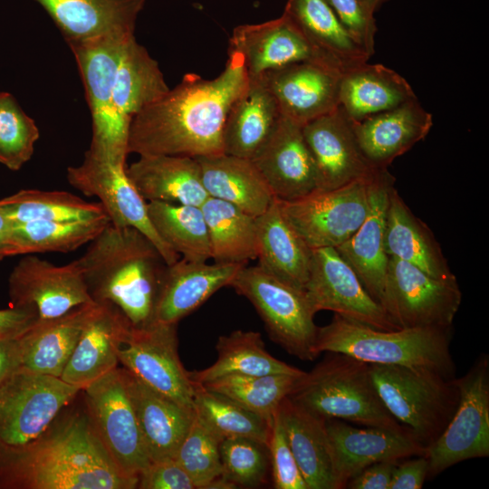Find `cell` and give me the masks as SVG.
Returning a JSON list of instances; mask_svg holds the SVG:
<instances>
[{
	"label": "cell",
	"mask_w": 489,
	"mask_h": 489,
	"mask_svg": "<svg viewBox=\"0 0 489 489\" xmlns=\"http://www.w3.org/2000/svg\"><path fill=\"white\" fill-rule=\"evenodd\" d=\"M283 115L264 83L249 79L244 91L232 104L223 129L225 154L253 159L268 141Z\"/></svg>",
	"instance_id": "obj_30"
},
{
	"label": "cell",
	"mask_w": 489,
	"mask_h": 489,
	"mask_svg": "<svg viewBox=\"0 0 489 489\" xmlns=\"http://www.w3.org/2000/svg\"><path fill=\"white\" fill-rule=\"evenodd\" d=\"M249 77L242 57L229 53L223 72L214 79L191 72L133 117L128 153L199 158L223 152L227 113L244 91Z\"/></svg>",
	"instance_id": "obj_1"
},
{
	"label": "cell",
	"mask_w": 489,
	"mask_h": 489,
	"mask_svg": "<svg viewBox=\"0 0 489 489\" xmlns=\"http://www.w3.org/2000/svg\"><path fill=\"white\" fill-rule=\"evenodd\" d=\"M432 126V115L417 98L360 121H353L354 132L364 156L379 168H387L395 158L424 139Z\"/></svg>",
	"instance_id": "obj_26"
},
{
	"label": "cell",
	"mask_w": 489,
	"mask_h": 489,
	"mask_svg": "<svg viewBox=\"0 0 489 489\" xmlns=\"http://www.w3.org/2000/svg\"><path fill=\"white\" fill-rule=\"evenodd\" d=\"M428 475V459L426 455L397 465L390 482L389 489H420Z\"/></svg>",
	"instance_id": "obj_52"
},
{
	"label": "cell",
	"mask_w": 489,
	"mask_h": 489,
	"mask_svg": "<svg viewBox=\"0 0 489 489\" xmlns=\"http://www.w3.org/2000/svg\"><path fill=\"white\" fill-rule=\"evenodd\" d=\"M50 15L66 42L112 33L134 34L146 0H34Z\"/></svg>",
	"instance_id": "obj_28"
},
{
	"label": "cell",
	"mask_w": 489,
	"mask_h": 489,
	"mask_svg": "<svg viewBox=\"0 0 489 489\" xmlns=\"http://www.w3.org/2000/svg\"><path fill=\"white\" fill-rule=\"evenodd\" d=\"M283 14L341 72L370 59L340 23L327 0H288Z\"/></svg>",
	"instance_id": "obj_38"
},
{
	"label": "cell",
	"mask_w": 489,
	"mask_h": 489,
	"mask_svg": "<svg viewBox=\"0 0 489 489\" xmlns=\"http://www.w3.org/2000/svg\"><path fill=\"white\" fill-rule=\"evenodd\" d=\"M222 475L235 487L254 488L267 483L271 471L267 445L247 437L220 443Z\"/></svg>",
	"instance_id": "obj_48"
},
{
	"label": "cell",
	"mask_w": 489,
	"mask_h": 489,
	"mask_svg": "<svg viewBox=\"0 0 489 489\" xmlns=\"http://www.w3.org/2000/svg\"><path fill=\"white\" fill-rule=\"evenodd\" d=\"M450 329L378 330L335 314L318 327L315 350L349 355L368 364L397 365L436 371L455 378Z\"/></svg>",
	"instance_id": "obj_4"
},
{
	"label": "cell",
	"mask_w": 489,
	"mask_h": 489,
	"mask_svg": "<svg viewBox=\"0 0 489 489\" xmlns=\"http://www.w3.org/2000/svg\"><path fill=\"white\" fill-rule=\"evenodd\" d=\"M394 177L387 168L372 181L368 214L357 231L335 249L354 270L367 292L379 303L388 263L385 232L388 195Z\"/></svg>",
	"instance_id": "obj_23"
},
{
	"label": "cell",
	"mask_w": 489,
	"mask_h": 489,
	"mask_svg": "<svg viewBox=\"0 0 489 489\" xmlns=\"http://www.w3.org/2000/svg\"><path fill=\"white\" fill-rule=\"evenodd\" d=\"M40 137L34 120L9 92L0 91V163L19 170L33 156Z\"/></svg>",
	"instance_id": "obj_47"
},
{
	"label": "cell",
	"mask_w": 489,
	"mask_h": 489,
	"mask_svg": "<svg viewBox=\"0 0 489 489\" xmlns=\"http://www.w3.org/2000/svg\"><path fill=\"white\" fill-rule=\"evenodd\" d=\"M222 440L194 412L189 429L174 459L188 474L197 489H208L215 480L222 476Z\"/></svg>",
	"instance_id": "obj_46"
},
{
	"label": "cell",
	"mask_w": 489,
	"mask_h": 489,
	"mask_svg": "<svg viewBox=\"0 0 489 489\" xmlns=\"http://www.w3.org/2000/svg\"><path fill=\"white\" fill-rule=\"evenodd\" d=\"M326 430L336 489L345 488L353 476L374 463L427 453L408 431L358 428L339 419H327Z\"/></svg>",
	"instance_id": "obj_19"
},
{
	"label": "cell",
	"mask_w": 489,
	"mask_h": 489,
	"mask_svg": "<svg viewBox=\"0 0 489 489\" xmlns=\"http://www.w3.org/2000/svg\"><path fill=\"white\" fill-rule=\"evenodd\" d=\"M38 320L36 312L30 307L0 310V339L17 338Z\"/></svg>",
	"instance_id": "obj_54"
},
{
	"label": "cell",
	"mask_w": 489,
	"mask_h": 489,
	"mask_svg": "<svg viewBox=\"0 0 489 489\" xmlns=\"http://www.w3.org/2000/svg\"><path fill=\"white\" fill-rule=\"evenodd\" d=\"M0 206L13 225L90 219L107 215L101 203L87 202L65 191L23 189L0 199Z\"/></svg>",
	"instance_id": "obj_43"
},
{
	"label": "cell",
	"mask_w": 489,
	"mask_h": 489,
	"mask_svg": "<svg viewBox=\"0 0 489 489\" xmlns=\"http://www.w3.org/2000/svg\"><path fill=\"white\" fill-rule=\"evenodd\" d=\"M148 213L158 235L181 258L194 262L211 259L207 227L200 206L150 201Z\"/></svg>",
	"instance_id": "obj_41"
},
{
	"label": "cell",
	"mask_w": 489,
	"mask_h": 489,
	"mask_svg": "<svg viewBox=\"0 0 489 489\" xmlns=\"http://www.w3.org/2000/svg\"><path fill=\"white\" fill-rule=\"evenodd\" d=\"M398 462L388 460L374 463L353 476L345 488L389 489L392 475Z\"/></svg>",
	"instance_id": "obj_53"
},
{
	"label": "cell",
	"mask_w": 489,
	"mask_h": 489,
	"mask_svg": "<svg viewBox=\"0 0 489 489\" xmlns=\"http://www.w3.org/2000/svg\"><path fill=\"white\" fill-rule=\"evenodd\" d=\"M12 230L13 224L9 221L0 206V244L12 246Z\"/></svg>",
	"instance_id": "obj_56"
},
{
	"label": "cell",
	"mask_w": 489,
	"mask_h": 489,
	"mask_svg": "<svg viewBox=\"0 0 489 489\" xmlns=\"http://www.w3.org/2000/svg\"><path fill=\"white\" fill-rule=\"evenodd\" d=\"M137 488L197 489L188 474L175 459L150 462L139 475Z\"/></svg>",
	"instance_id": "obj_51"
},
{
	"label": "cell",
	"mask_w": 489,
	"mask_h": 489,
	"mask_svg": "<svg viewBox=\"0 0 489 489\" xmlns=\"http://www.w3.org/2000/svg\"><path fill=\"white\" fill-rule=\"evenodd\" d=\"M302 129L315 164L317 190L333 189L369 178L381 169L364 156L353 121L340 106L307 122Z\"/></svg>",
	"instance_id": "obj_18"
},
{
	"label": "cell",
	"mask_w": 489,
	"mask_h": 489,
	"mask_svg": "<svg viewBox=\"0 0 489 489\" xmlns=\"http://www.w3.org/2000/svg\"><path fill=\"white\" fill-rule=\"evenodd\" d=\"M134 34L112 33L68 42L78 65L92 121L91 154L126 163L128 137L119 129L111 107L115 75Z\"/></svg>",
	"instance_id": "obj_8"
},
{
	"label": "cell",
	"mask_w": 489,
	"mask_h": 489,
	"mask_svg": "<svg viewBox=\"0 0 489 489\" xmlns=\"http://www.w3.org/2000/svg\"><path fill=\"white\" fill-rule=\"evenodd\" d=\"M228 286L245 297L263 320L273 341L302 360H313L318 327L303 290L259 264L244 265Z\"/></svg>",
	"instance_id": "obj_7"
},
{
	"label": "cell",
	"mask_w": 489,
	"mask_h": 489,
	"mask_svg": "<svg viewBox=\"0 0 489 489\" xmlns=\"http://www.w3.org/2000/svg\"><path fill=\"white\" fill-rule=\"evenodd\" d=\"M303 291L314 313L331 311L378 330L399 329L334 247L312 249Z\"/></svg>",
	"instance_id": "obj_16"
},
{
	"label": "cell",
	"mask_w": 489,
	"mask_h": 489,
	"mask_svg": "<svg viewBox=\"0 0 489 489\" xmlns=\"http://www.w3.org/2000/svg\"><path fill=\"white\" fill-rule=\"evenodd\" d=\"M218 357L208 368L189 371L192 381L204 384L227 375L264 376L302 375L305 371L272 356L264 348L262 335L254 331H234L218 338Z\"/></svg>",
	"instance_id": "obj_39"
},
{
	"label": "cell",
	"mask_w": 489,
	"mask_h": 489,
	"mask_svg": "<svg viewBox=\"0 0 489 489\" xmlns=\"http://www.w3.org/2000/svg\"><path fill=\"white\" fill-rule=\"evenodd\" d=\"M126 163L97 157L88 150L83 161L67 168V180L87 197H96L110 223L117 227H133L157 247L168 265L179 255L158 235L148 213V202L140 196L126 173Z\"/></svg>",
	"instance_id": "obj_15"
},
{
	"label": "cell",
	"mask_w": 489,
	"mask_h": 489,
	"mask_svg": "<svg viewBox=\"0 0 489 489\" xmlns=\"http://www.w3.org/2000/svg\"><path fill=\"white\" fill-rule=\"evenodd\" d=\"M337 17L371 57L375 48L377 25L374 14L361 0H327Z\"/></svg>",
	"instance_id": "obj_50"
},
{
	"label": "cell",
	"mask_w": 489,
	"mask_h": 489,
	"mask_svg": "<svg viewBox=\"0 0 489 489\" xmlns=\"http://www.w3.org/2000/svg\"><path fill=\"white\" fill-rule=\"evenodd\" d=\"M8 290L13 306L34 309L38 321L58 318L78 306L96 302L76 260L55 265L27 255L11 271Z\"/></svg>",
	"instance_id": "obj_17"
},
{
	"label": "cell",
	"mask_w": 489,
	"mask_h": 489,
	"mask_svg": "<svg viewBox=\"0 0 489 489\" xmlns=\"http://www.w3.org/2000/svg\"><path fill=\"white\" fill-rule=\"evenodd\" d=\"M96 302L58 318L37 320L18 338L20 368L60 378Z\"/></svg>",
	"instance_id": "obj_32"
},
{
	"label": "cell",
	"mask_w": 489,
	"mask_h": 489,
	"mask_svg": "<svg viewBox=\"0 0 489 489\" xmlns=\"http://www.w3.org/2000/svg\"><path fill=\"white\" fill-rule=\"evenodd\" d=\"M371 13H375L388 0H361Z\"/></svg>",
	"instance_id": "obj_57"
},
{
	"label": "cell",
	"mask_w": 489,
	"mask_h": 489,
	"mask_svg": "<svg viewBox=\"0 0 489 489\" xmlns=\"http://www.w3.org/2000/svg\"><path fill=\"white\" fill-rule=\"evenodd\" d=\"M302 375L246 376L235 374L199 385L233 399L267 419H272L283 399L291 394L299 378Z\"/></svg>",
	"instance_id": "obj_45"
},
{
	"label": "cell",
	"mask_w": 489,
	"mask_h": 489,
	"mask_svg": "<svg viewBox=\"0 0 489 489\" xmlns=\"http://www.w3.org/2000/svg\"><path fill=\"white\" fill-rule=\"evenodd\" d=\"M79 391L61 378L14 370L0 385V453L23 448L45 434Z\"/></svg>",
	"instance_id": "obj_9"
},
{
	"label": "cell",
	"mask_w": 489,
	"mask_h": 489,
	"mask_svg": "<svg viewBox=\"0 0 489 489\" xmlns=\"http://www.w3.org/2000/svg\"><path fill=\"white\" fill-rule=\"evenodd\" d=\"M342 72L317 62H301L260 78L274 97L283 117L303 126L339 106Z\"/></svg>",
	"instance_id": "obj_21"
},
{
	"label": "cell",
	"mask_w": 489,
	"mask_h": 489,
	"mask_svg": "<svg viewBox=\"0 0 489 489\" xmlns=\"http://www.w3.org/2000/svg\"><path fill=\"white\" fill-rule=\"evenodd\" d=\"M195 158L208 197L228 202L254 217L275 198L251 159L225 153Z\"/></svg>",
	"instance_id": "obj_34"
},
{
	"label": "cell",
	"mask_w": 489,
	"mask_h": 489,
	"mask_svg": "<svg viewBox=\"0 0 489 489\" xmlns=\"http://www.w3.org/2000/svg\"><path fill=\"white\" fill-rule=\"evenodd\" d=\"M177 324L130 325L117 349L119 363L154 390L194 411L196 384L177 352Z\"/></svg>",
	"instance_id": "obj_13"
},
{
	"label": "cell",
	"mask_w": 489,
	"mask_h": 489,
	"mask_svg": "<svg viewBox=\"0 0 489 489\" xmlns=\"http://www.w3.org/2000/svg\"><path fill=\"white\" fill-rule=\"evenodd\" d=\"M138 481L113 463L87 416L23 448L0 453V488L133 489Z\"/></svg>",
	"instance_id": "obj_2"
},
{
	"label": "cell",
	"mask_w": 489,
	"mask_h": 489,
	"mask_svg": "<svg viewBox=\"0 0 489 489\" xmlns=\"http://www.w3.org/2000/svg\"><path fill=\"white\" fill-rule=\"evenodd\" d=\"M258 264L277 278L303 290L312 249L284 218L278 200L255 217Z\"/></svg>",
	"instance_id": "obj_37"
},
{
	"label": "cell",
	"mask_w": 489,
	"mask_h": 489,
	"mask_svg": "<svg viewBox=\"0 0 489 489\" xmlns=\"http://www.w3.org/2000/svg\"><path fill=\"white\" fill-rule=\"evenodd\" d=\"M414 99L417 96L408 81L383 64L365 62L341 74L339 103L352 121H360Z\"/></svg>",
	"instance_id": "obj_33"
},
{
	"label": "cell",
	"mask_w": 489,
	"mask_h": 489,
	"mask_svg": "<svg viewBox=\"0 0 489 489\" xmlns=\"http://www.w3.org/2000/svg\"><path fill=\"white\" fill-rule=\"evenodd\" d=\"M121 371L150 462L174 459L194 411L149 388L125 368Z\"/></svg>",
	"instance_id": "obj_27"
},
{
	"label": "cell",
	"mask_w": 489,
	"mask_h": 489,
	"mask_svg": "<svg viewBox=\"0 0 489 489\" xmlns=\"http://www.w3.org/2000/svg\"><path fill=\"white\" fill-rule=\"evenodd\" d=\"M369 367L375 388L388 412L427 449L444 432L456 409V378L404 366Z\"/></svg>",
	"instance_id": "obj_6"
},
{
	"label": "cell",
	"mask_w": 489,
	"mask_h": 489,
	"mask_svg": "<svg viewBox=\"0 0 489 489\" xmlns=\"http://www.w3.org/2000/svg\"><path fill=\"white\" fill-rule=\"evenodd\" d=\"M229 53L242 57L249 79L308 61L337 69L284 14L267 22L236 26L229 39Z\"/></svg>",
	"instance_id": "obj_20"
},
{
	"label": "cell",
	"mask_w": 489,
	"mask_h": 489,
	"mask_svg": "<svg viewBox=\"0 0 489 489\" xmlns=\"http://www.w3.org/2000/svg\"><path fill=\"white\" fill-rule=\"evenodd\" d=\"M285 436L308 489H336L326 420L288 397L278 408Z\"/></svg>",
	"instance_id": "obj_36"
},
{
	"label": "cell",
	"mask_w": 489,
	"mask_h": 489,
	"mask_svg": "<svg viewBox=\"0 0 489 489\" xmlns=\"http://www.w3.org/2000/svg\"><path fill=\"white\" fill-rule=\"evenodd\" d=\"M129 180L147 201L201 206L208 197L195 158L146 155L126 168Z\"/></svg>",
	"instance_id": "obj_29"
},
{
	"label": "cell",
	"mask_w": 489,
	"mask_h": 489,
	"mask_svg": "<svg viewBox=\"0 0 489 489\" xmlns=\"http://www.w3.org/2000/svg\"><path fill=\"white\" fill-rule=\"evenodd\" d=\"M109 224L107 215L90 219L16 224L13 225L11 244L17 254L70 253L89 244Z\"/></svg>",
	"instance_id": "obj_42"
},
{
	"label": "cell",
	"mask_w": 489,
	"mask_h": 489,
	"mask_svg": "<svg viewBox=\"0 0 489 489\" xmlns=\"http://www.w3.org/2000/svg\"><path fill=\"white\" fill-rule=\"evenodd\" d=\"M328 353L299 378L288 396L292 402L325 420L410 432L385 407L373 383L369 364L346 354Z\"/></svg>",
	"instance_id": "obj_5"
},
{
	"label": "cell",
	"mask_w": 489,
	"mask_h": 489,
	"mask_svg": "<svg viewBox=\"0 0 489 489\" xmlns=\"http://www.w3.org/2000/svg\"><path fill=\"white\" fill-rule=\"evenodd\" d=\"M194 412L222 439L247 437L268 444L272 419L199 384H196Z\"/></svg>",
	"instance_id": "obj_44"
},
{
	"label": "cell",
	"mask_w": 489,
	"mask_h": 489,
	"mask_svg": "<svg viewBox=\"0 0 489 489\" xmlns=\"http://www.w3.org/2000/svg\"><path fill=\"white\" fill-rule=\"evenodd\" d=\"M385 250L388 257L408 263L435 278H456L430 228L413 214L394 186L388 195Z\"/></svg>",
	"instance_id": "obj_31"
},
{
	"label": "cell",
	"mask_w": 489,
	"mask_h": 489,
	"mask_svg": "<svg viewBox=\"0 0 489 489\" xmlns=\"http://www.w3.org/2000/svg\"><path fill=\"white\" fill-rule=\"evenodd\" d=\"M16 251L14 247L6 244H0V260L6 256L15 255Z\"/></svg>",
	"instance_id": "obj_58"
},
{
	"label": "cell",
	"mask_w": 489,
	"mask_h": 489,
	"mask_svg": "<svg viewBox=\"0 0 489 489\" xmlns=\"http://www.w3.org/2000/svg\"><path fill=\"white\" fill-rule=\"evenodd\" d=\"M169 91L158 63L136 38L127 43L114 79L111 107L127 137L131 120Z\"/></svg>",
	"instance_id": "obj_35"
},
{
	"label": "cell",
	"mask_w": 489,
	"mask_h": 489,
	"mask_svg": "<svg viewBox=\"0 0 489 489\" xmlns=\"http://www.w3.org/2000/svg\"><path fill=\"white\" fill-rule=\"evenodd\" d=\"M459 400L447 427L427 449L433 477L462 461L489 456V357L482 354L456 379Z\"/></svg>",
	"instance_id": "obj_11"
},
{
	"label": "cell",
	"mask_w": 489,
	"mask_h": 489,
	"mask_svg": "<svg viewBox=\"0 0 489 489\" xmlns=\"http://www.w3.org/2000/svg\"><path fill=\"white\" fill-rule=\"evenodd\" d=\"M267 446L273 487L308 489L288 444L278 409L272 418Z\"/></svg>",
	"instance_id": "obj_49"
},
{
	"label": "cell",
	"mask_w": 489,
	"mask_h": 489,
	"mask_svg": "<svg viewBox=\"0 0 489 489\" xmlns=\"http://www.w3.org/2000/svg\"><path fill=\"white\" fill-rule=\"evenodd\" d=\"M76 261L95 302L114 304L132 326L152 321L168 264L145 235L136 228L110 223Z\"/></svg>",
	"instance_id": "obj_3"
},
{
	"label": "cell",
	"mask_w": 489,
	"mask_h": 489,
	"mask_svg": "<svg viewBox=\"0 0 489 489\" xmlns=\"http://www.w3.org/2000/svg\"><path fill=\"white\" fill-rule=\"evenodd\" d=\"M82 391L91 423L109 456L123 473L139 479L150 459L121 369L110 371Z\"/></svg>",
	"instance_id": "obj_14"
},
{
	"label": "cell",
	"mask_w": 489,
	"mask_h": 489,
	"mask_svg": "<svg viewBox=\"0 0 489 489\" xmlns=\"http://www.w3.org/2000/svg\"><path fill=\"white\" fill-rule=\"evenodd\" d=\"M251 160L278 200H295L317 190L316 168L302 126L283 116Z\"/></svg>",
	"instance_id": "obj_22"
},
{
	"label": "cell",
	"mask_w": 489,
	"mask_h": 489,
	"mask_svg": "<svg viewBox=\"0 0 489 489\" xmlns=\"http://www.w3.org/2000/svg\"><path fill=\"white\" fill-rule=\"evenodd\" d=\"M200 207L206 220L214 262L246 264L250 260L256 259L254 216L228 202L211 197Z\"/></svg>",
	"instance_id": "obj_40"
},
{
	"label": "cell",
	"mask_w": 489,
	"mask_h": 489,
	"mask_svg": "<svg viewBox=\"0 0 489 489\" xmlns=\"http://www.w3.org/2000/svg\"><path fill=\"white\" fill-rule=\"evenodd\" d=\"M379 171L369 178L333 189L315 190L295 200L276 199L284 218L309 248H336L364 221L369 209L371 184Z\"/></svg>",
	"instance_id": "obj_10"
},
{
	"label": "cell",
	"mask_w": 489,
	"mask_h": 489,
	"mask_svg": "<svg viewBox=\"0 0 489 489\" xmlns=\"http://www.w3.org/2000/svg\"><path fill=\"white\" fill-rule=\"evenodd\" d=\"M461 301L456 278L437 279L389 257L380 304L399 329H450Z\"/></svg>",
	"instance_id": "obj_12"
},
{
	"label": "cell",
	"mask_w": 489,
	"mask_h": 489,
	"mask_svg": "<svg viewBox=\"0 0 489 489\" xmlns=\"http://www.w3.org/2000/svg\"><path fill=\"white\" fill-rule=\"evenodd\" d=\"M18 338L0 339V385L20 368Z\"/></svg>",
	"instance_id": "obj_55"
},
{
	"label": "cell",
	"mask_w": 489,
	"mask_h": 489,
	"mask_svg": "<svg viewBox=\"0 0 489 489\" xmlns=\"http://www.w3.org/2000/svg\"><path fill=\"white\" fill-rule=\"evenodd\" d=\"M130 325L114 304L97 302L60 378L82 390L118 368L117 349Z\"/></svg>",
	"instance_id": "obj_25"
},
{
	"label": "cell",
	"mask_w": 489,
	"mask_h": 489,
	"mask_svg": "<svg viewBox=\"0 0 489 489\" xmlns=\"http://www.w3.org/2000/svg\"><path fill=\"white\" fill-rule=\"evenodd\" d=\"M245 264L194 262L179 258L163 273L152 321L177 324L202 305L212 294L228 286Z\"/></svg>",
	"instance_id": "obj_24"
}]
</instances>
